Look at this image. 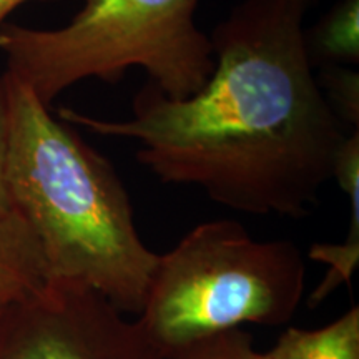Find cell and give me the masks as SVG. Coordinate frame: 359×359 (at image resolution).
Listing matches in <instances>:
<instances>
[{"label": "cell", "instance_id": "cell-7", "mask_svg": "<svg viewBox=\"0 0 359 359\" xmlns=\"http://www.w3.org/2000/svg\"><path fill=\"white\" fill-rule=\"evenodd\" d=\"M251 359H359V308L316 330L288 327L275 346L253 351Z\"/></svg>", "mask_w": 359, "mask_h": 359}, {"label": "cell", "instance_id": "cell-8", "mask_svg": "<svg viewBox=\"0 0 359 359\" xmlns=\"http://www.w3.org/2000/svg\"><path fill=\"white\" fill-rule=\"evenodd\" d=\"M311 58L333 65H356L359 60V0H341L313 27L306 29ZM325 64V65H327Z\"/></svg>", "mask_w": 359, "mask_h": 359}, {"label": "cell", "instance_id": "cell-6", "mask_svg": "<svg viewBox=\"0 0 359 359\" xmlns=\"http://www.w3.org/2000/svg\"><path fill=\"white\" fill-rule=\"evenodd\" d=\"M47 263L37 238L15 210L0 215V303L47 288Z\"/></svg>", "mask_w": 359, "mask_h": 359}, {"label": "cell", "instance_id": "cell-3", "mask_svg": "<svg viewBox=\"0 0 359 359\" xmlns=\"http://www.w3.org/2000/svg\"><path fill=\"white\" fill-rule=\"evenodd\" d=\"M201 0H85L58 29L6 24L0 52L7 74L43 105L82 80L116 83L143 69L175 100L195 95L215 69L213 45L196 24Z\"/></svg>", "mask_w": 359, "mask_h": 359}, {"label": "cell", "instance_id": "cell-5", "mask_svg": "<svg viewBox=\"0 0 359 359\" xmlns=\"http://www.w3.org/2000/svg\"><path fill=\"white\" fill-rule=\"evenodd\" d=\"M0 359H160L137 320L88 286L50 281L0 304Z\"/></svg>", "mask_w": 359, "mask_h": 359}, {"label": "cell", "instance_id": "cell-13", "mask_svg": "<svg viewBox=\"0 0 359 359\" xmlns=\"http://www.w3.org/2000/svg\"><path fill=\"white\" fill-rule=\"evenodd\" d=\"M0 304H2V303H0Z\"/></svg>", "mask_w": 359, "mask_h": 359}, {"label": "cell", "instance_id": "cell-11", "mask_svg": "<svg viewBox=\"0 0 359 359\" xmlns=\"http://www.w3.org/2000/svg\"><path fill=\"white\" fill-rule=\"evenodd\" d=\"M6 158H7V97L4 80L0 77V215L12 212L6 183Z\"/></svg>", "mask_w": 359, "mask_h": 359}, {"label": "cell", "instance_id": "cell-4", "mask_svg": "<svg viewBox=\"0 0 359 359\" xmlns=\"http://www.w3.org/2000/svg\"><path fill=\"white\" fill-rule=\"evenodd\" d=\"M306 266L288 240H257L235 219H213L158 255L137 321L158 353L243 325L285 326L302 304Z\"/></svg>", "mask_w": 359, "mask_h": 359}, {"label": "cell", "instance_id": "cell-9", "mask_svg": "<svg viewBox=\"0 0 359 359\" xmlns=\"http://www.w3.org/2000/svg\"><path fill=\"white\" fill-rule=\"evenodd\" d=\"M327 103L344 125L359 128V75L343 65L327 64L318 77Z\"/></svg>", "mask_w": 359, "mask_h": 359}, {"label": "cell", "instance_id": "cell-1", "mask_svg": "<svg viewBox=\"0 0 359 359\" xmlns=\"http://www.w3.org/2000/svg\"><path fill=\"white\" fill-rule=\"evenodd\" d=\"M316 2L238 4L210 35L215 69L195 95L175 100L148 82L127 120L74 109L58 118L137 142V160L156 178L235 212L308 217L348 135L313 74L306 17Z\"/></svg>", "mask_w": 359, "mask_h": 359}, {"label": "cell", "instance_id": "cell-12", "mask_svg": "<svg viewBox=\"0 0 359 359\" xmlns=\"http://www.w3.org/2000/svg\"><path fill=\"white\" fill-rule=\"evenodd\" d=\"M27 2H50V0H0V29L7 24V17L17 7L24 6Z\"/></svg>", "mask_w": 359, "mask_h": 359}, {"label": "cell", "instance_id": "cell-2", "mask_svg": "<svg viewBox=\"0 0 359 359\" xmlns=\"http://www.w3.org/2000/svg\"><path fill=\"white\" fill-rule=\"evenodd\" d=\"M2 80L8 198L37 238L50 281L80 283L137 316L158 253L143 243L123 182L32 88L7 72Z\"/></svg>", "mask_w": 359, "mask_h": 359}, {"label": "cell", "instance_id": "cell-10", "mask_svg": "<svg viewBox=\"0 0 359 359\" xmlns=\"http://www.w3.org/2000/svg\"><path fill=\"white\" fill-rule=\"evenodd\" d=\"M253 351V338L236 327L191 341L178 348L168 359H251Z\"/></svg>", "mask_w": 359, "mask_h": 359}]
</instances>
